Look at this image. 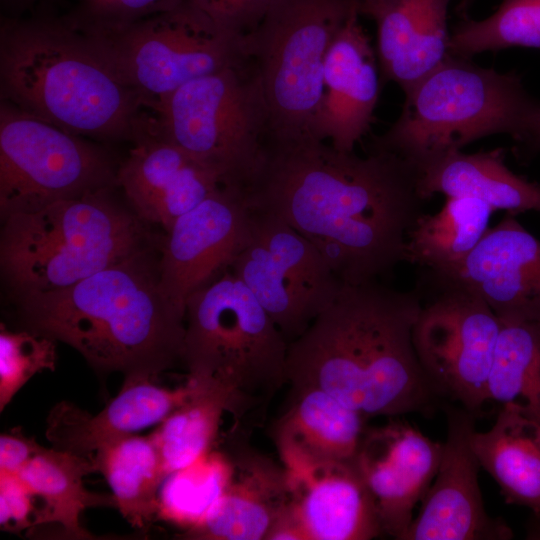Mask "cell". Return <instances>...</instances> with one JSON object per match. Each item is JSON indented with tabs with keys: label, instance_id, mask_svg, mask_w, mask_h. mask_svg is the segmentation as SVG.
<instances>
[{
	"label": "cell",
	"instance_id": "cell-1",
	"mask_svg": "<svg viewBox=\"0 0 540 540\" xmlns=\"http://www.w3.org/2000/svg\"><path fill=\"white\" fill-rule=\"evenodd\" d=\"M241 187L252 210L286 222L346 284L377 281L405 261L425 200L397 155L371 146L359 156L309 134L268 133Z\"/></svg>",
	"mask_w": 540,
	"mask_h": 540
},
{
	"label": "cell",
	"instance_id": "cell-2",
	"mask_svg": "<svg viewBox=\"0 0 540 540\" xmlns=\"http://www.w3.org/2000/svg\"><path fill=\"white\" fill-rule=\"evenodd\" d=\"M418 291L377 281L343 283L287 353V384L326 391L367 418L428 408L437 390L417 359Z\"/></svg>",
	"mask_w": 540,
	"mask_h": 540
},
{
	"label": "cell",
	"instance_id": "cell-3",
	"mask_svg": "<svg viewBox=\"0 0 540 540\" xmlns=\"http://www.w3.org/2000/svg\"><path fill=\"white\" fill-rule=\"evenodd\" d=\"M150 246L63 289L16 296L26 330L61 341L102 373L155 380L182 360L185 313L159 284Z\"/></svg>",
	"mask_w": 540,
	"mask_h": 540
},
{
	"label": "cell",
	"instance_id": "cell-4",
	"mask_svg": "<svg viewBox=\"0 0 540 540\" xmlns=\"http://www.w3.org/2000/svg\"><path fill=\"white\" fill-rule=\"evenodd\" d=\"M2 101L77 136L136 138L143 103L72 23L2 27Z\"/></svg>",
	"mask_w": 540,
	"mask_h": 540
},
{
	"label": "cell",
	"instance_id": "cell-5",
	"mask_svg": "<svg viewBox=\"0 0 540 540\" xmlns=\"http://www.w3.org/2000/svg\"><path fill=\"white\" fill-rule=\"evenodd\" d=\"M286 339L248 287L224 270L185 306L188 382L218 395L233 429L260 424L287 384Z\"/></svg>",
	"mask_w": 540,
	"mask_h": 540
},
{
	"label": "cell",
	"instance_id": "cell-6",
	"mask_svg": "<svg viewBox=\"0 0 540 540\" xmlns=\"http://www.w3.org/2000/svg\"><path fill=\"white\" fill-rule=\"evenodd\" d=\"M404 93L400 116L372 146L413 170L489 135L528 139L540 110L517 75L452 55Z\"/></svg>",
	"mask_w": 540,
	"mask_h": 540
},
{
	"label": "cell",
	"instance_id": "cell-7",
	"mask_svg": "<svg viewBox=\"0 0 540 540\" xmlns=\"http://www.w3.org/2000/svg\"><path fill=\"white\" fill-rule=\"evenodd\" d=\"M109 191L2 219L1 270L16 296L69 287L151 245L145 222Z\"/></svg>",
	"mask_w": 540,
	"mask_h": 540
},
{
	"label": "cell",
	"instance_id": "cell-8",
	"mask_svg": "<svg viewBox=\"0 0 540 540\" xmlns=\"http://www.w3.org/2000/svg\"><path fill=\"white\" fill-rule=\"evenodd\" d=\"M72 24L144 107L154 110L182 85L248 57L245 38L221 30L187 0L132 22Z\"/></svg>",
	"mask_w": 540,
	"mask_h": 540
},
{
	"label": "cell",
	"instance_id": "cell-9",
	"mask_svg": "<svg viewBox=\"0 0 540 540\" xmlns=\"http://www.w3.org/2000/svg\"><path fill=\"white\" fill-rule=\"evenodd\" d=\"M155 112L154 130L216 173L223 184H244L270 131L261 81L248 57L182 85Z\"/></svg>",
	"mask_w": 540,
	"mask_h": 540
},
{
	"label": "cell",
	"instance_id": "cell-10",
	"mask_svg": "<svg viewBox=\"0 0 540 540\" xmlns=\"http://www.w3.org/2000/svg\"><path fill=\"white\" fill-rule=\"evenodd\" d=\"M355 14L360 15L358 0H273L245 37L269 110V133L309 134L322 96L327 51Z\"/></svg>",
	"mask_w": 540,
	"mask_h": 540
},
{
	"label": "cell",
	"instance_id": "cell-11",
	"mask_svg": "<svg viewBox=\"0 0 540 540\" xmlns=\"http://www.w3.org/2000/svg\"><path fill=\"white\" fill-rule=\"evenodd\" d=\"M117 171L104 152L77 135L1 102L2 219L111 190Z\"/></svg>",
	"mask_w": 540,
	"mask_h": 540
},
{
	"label": "cell",
	"instance_id": "cell-12",
	"mask_svg": "<svg viewBox=\"0 0 540 540\" xmlns=\"http://www.w3.org/2000/svg\"><path fill=\"white\" fill-rule=\"evenodd\" d=\"M433 291L412 330L420 366L438 393L471 413L487 402V382L501 321L471 290L427 270Z\"/></svg>",
	"mask_w": 540,
	"mask_h": 540
},
{
	"label": "cell",
	"instance_id": "cell-13",
	"mask_svg": "<svg viewBox=\"0 0 540 540\" xmlns=\"http://www.w3.org/2000/svg\"><path fill=\"white\" fill-rule=\"evenodd\" d=\"M251 211L250 239L230 269L290 344L332 303L343 282L317 248L286 222Z\"/></svg>",
	"mask_w": 540,
	"mask_h": 540
},
{
	"label": "cell",
	"instance_id": "cell-14",
	"mask_svg": "<svg viewBox=\"0 0 540 540\" xmlns=\"http://www.w3.org/2000/svg\"><path fill=\"white\" fill-rule=\"evenodd\" d=\"M252 211L240 185L221 184L175 220L159 245V284L185 313L188 297L230 268L248 243Z\"/></svg>",
	"mask_w": 540,
	"mask_h": 540
},
{
	"label": "cell",
	"instance_id": "cell-15",
	"mask_svg": "<svg viewBox=\"0 0 540 540\" xmlns=\"http://www.w3.org/2000/svg\"><path fill=\"white\" fill-rule=\"evenodd\" d=\"M447 437L438 471L404 540H504L511 529L488 515L478 482V460L471 447L474 415L448 407Z\"/></svg>",
	"mask_w": 540,
	"mask_h": 540
},
{
	"label": "cell",
	"instance_id": "cell-16",
	"mask_svg": "<svg viewBox=\"0 0 540 540\" xmlns=\"http://www.w3.org/2000/svg\"><path fill=\"white\" fill-rule=\"evenodd\" d=\"M442 452L443 443L402 420L366 429L354 463L372 496L383 535L404 540Z\"/></svg>",
	"mask_w": 540,
	"mask_h": 540
},
{
	"label": "cell",
	"instance_id": "cell-17",
	"mask_svg": "<svg viewBox=\"0 0 540 540\" xmlns=\"http://www.w3.org/2000/svg\"><path fill=\"white\" fill-rule=\"evenodd\" d=\"M430 272L474 292L501 322H540V240L513 214L489 228L462 262Z\"/></svg>",
	"mask_w": 540,
	"mask_h": 540
},
{
	"label": "cell",
	"instance_id": "cell-18",
	"mask_svg": "<svg viewBox=\"0 0 540 540\" xmlns=\"http://www.w3.org/2000/svg\"><path fill=\"white\" fill-rule=\"evenodd\" d=\"M290 509L305 540H369L383 535L377 510L354 459L280 458Z\"/></svg>",
	"mask_w": 540,
	"mask_h": 540
},
{
	"label": "cell",
	"instance_id": "cell-19",
	"mask_svg": "<svg viewBox=\"0 0 540 540\" xmlns=\"http://www.w3.org/2000/svg\"><path fill=\"white\" fill-rule=\"evenodd\" d=\"M225 453L229 479L204 517L182 538L195 540H265L279 514L290 503L282 463L252 448L245 432L231 430Z\"/></svg>",
	"mask_w": 540,
	"mask_h": 540
},
{
	"label": "cell",
	"instance_id": "cell-20",
	"mask_svg": "<svg viewBox=\"0 0 540 540\" xmlns=\"http://www.w3.org/2000/svg\"><path fill=\"white\" fill-rule=\"evenodd\" d=\"M352 16L331 43L323 67L322 96L309 128L314 138L354 151L368 132L380 93L370 41Z\"/></svg>",
	"mask_w": 540,
	"mask_h": 540
},
{
	"label": "cell",
	"instance_id": "cell-21",
	"mask_svg": "<svg viewBox=\"0 0 540 540\" xmlns=\"http://www.w3.org/2000/svg\"><path fill=\"white\" fill-rule=\"evenodd\" d=\"M137 136L118 168L121 187L133 212L167 232L175 220L223 184L219 176L154 129Z\"/></svg>",
	"mask_w": 540,
	"mask_h": 540
},
{
	"label": "cell",
	"instance_id": "cell-22",
	"mask_svg": "<svg viewBox=\"0 0 540 540\" xmlns=\"http://www.w3.org/2000/svg\"><path fill=\"white\" fill-rule=\"evenodd\" d=\"M151 379H124L121 390L97 414L68 402L57 403L46 420V438L53 448L92 456L100 448L161 423L182 405L191 385L168 389Z\"/></svg>",
	"mask_w": 540,
	"mask_h": 540
},
{
	"label": "cell",
	"instance_id": "cell-23",
	"mask_svg": "<svg viewBox=\"0 0 540 540\" xmlns=\"http://www.w3.org/2000/svg\"><path fill=\"white\" fill-rule=\"evenodd\" d=\"M452 0H359L360 15L377 27L382 78L403 91L449 55L448 7Z\"/></svg>",
	"mask_w": 540,
	"mask_h": 540
},
{
	"label": "cell",
	"instance_id": "cell-24",
	"mask_svg": "<svg viewBox=\"0 0 540 540\" xmlns=\"http://www.w3.org/2000/svg\"><path fill=\"white\" fill-rule=\"evenodd\" d=\"M271 437L280 458L309 461L353 460L367 417L317 387L290 385Z\"/></svg>",
	"mask_w": 540,
	"mask_h": 540
},
{
	"label": "cell",
	"instance_id": "cell-25",
	"mask_svg": "<svg viewBox=\"0 0 540 540\" xmlns=\"http://www.w3.org/2000/svg\"><path fill=\"white\" fill-rule=\"evenodd\" d=\"M418 189L426 200L435 194L471 197L487 203L494 211L510 214L540 211V185L510 171L502 150L464 153L453 151L414 170Z\"/></svg>",
	"mask_w": 540,
	"mask_h": 540
},
{
	"label": "cell",
	"instance_id": "cell-26",
	"mask_svg": "<svg viewBox=\"0 0 540 540\" xmlns=\"http://www.w3.org/2000/svg\"><path fill=\"white\" fill-rule=\"evenodd\" d=\"M471 447L505 500L540 516V424L506 403L489 430L472 433Z\"/></svg>",
	"mask_w": 540,
	"mask_h": 540
},
{
	"label": "cell",
	"instance_id": "cell-27",
	"mask_svg": "<svg viewBox=\"0 0 540 540\" xmlns=\"http://www.w3.org/2000/svg\"><path fill=\"white\" fill-rule=\"evenodd\" d=\"M95 472L92 456L41 447L18 473L43 504L36 512L34 526L58 524L68 536L93 538L80 525L82 512L89 507H116L113 495L94 493L84 487L83 478Z\"/></svg>",
	"mask_w": 540,
	"mask_h": 540
},
{
	"label": "cell",
	"instance_id": "cell-28",
	"mask_svg": "<svg viewBox=\"0 0 540 540\" xmlns=\"http://www.w3.org/2000/svg\"><path fill=\"white\" fill-rule=\"evenodd\" d=\"M93 460L123 517L135 527L148 526L159 513L158 492L168 477L151 434L120 438L97 450Z\"/></svg>",
	"mask_w": 540,
	"mask_h": 540
},
{
	"label": "cell",
	"instance_id": "cell-29",
	"mask_svg": "<svg viewBox=\"0 0 540 540\" xmlns=\"http://www.w3.org/2000/svg\"><path fill=\"white\" fill-rule=\"evenodd\" d=\"M493 209L471 197H447L440 211L422 213L410 230L405 261L442 272L462 262L489 230Z\"/></svg>",
	"mask_w": 540,
	"mask_h": 540
},
{
	"label": "cell",
	"instance_id": "cell-30",
	"mask_svg": "<svg viewBox=\"0 0 540 540\" xmlns=\"http://www.w3.org/2000/svg\"><path fill=\"white\" fill-rule=\"evenodd\" d=\"M487 401L516 404L540 424V322H501Z\"/></svg>",
	"mask_w": 540,
	"mask_h": 540
},
{
	"label": "cell",
	"instance_id": "cell-31",
	"mask_svg": "<svg viewBox=\"0 0 540 540\" xmlns=\"http://www.w3.org/2000/svg\"><path fill=\"white\" fill-rule=\"evenodd\" d=\"M188 383L192 387L188 399L151 434L168 476L192 465L212 450L222 415L226 412L219 396Z\"/></svg>",
	"mask_w": 540,
	"mask_h": 540
},
{
	"label": "cell",
	"instance_id": "cell-32",
	"mask_svg": "<svg viewBox=\"0 0 540 540\" xmlns=\"http://www.w3.org/2000/svg\"><path fill=\"white\" fill-rule=\"evenodd\" d=\"M510 47L540 49V0H502L489 17H463L449 37V55L470 58Z\"/></svg>",
	"mask_w": 540,
	"mask_h": 540
},
{
	"label": "cell",
	"instance_id": "cell-33",
	"mask_svg": "<svg viewBox=\"0 0 540 540\" xmlns=\"http://www.w3.org/2000/svg\"><path fill=\"white\" fill-rule=\"evenodd\" d=\"M231 473L225 452L210 451L192 465L170 474L159 495L158 516L185 525L198 523L222 493Z\"/></svg>",
	"mask_w": 540,
	"mask_h": 540
},
{
	"label": "cell",
	"instance_id": "cell-34",
	"mask_svg": "<svg viewBox=\"0 0 540 540\" xmlns=\"http://www.w3.org/2000/svg\"><path fill=\"white\" fill-rule=\"evenodd\" d=\"M55 340L30 330L0 332V411L36 373L54 370Z\"/></svg>",
	"mask_w": 540,
	"mask_h": 540
},
{
	"label": "cell",
	"instance_id": "cell-35",
	"mask_svg": "<svg viewBox=\"0 0 540 540\" xmlns=\"http://www.w3.org/2000/svg\"><path fill=\"white\" fill-rule=\"evenodd\" d=\"M221 30L245 38L260 24L273 0H187Z\"/></svg>",
	"mask_w": 540,
	"mask_h": 540
},
{
	"label": "cell",
	"instance_id": "cell-36",
	"mask_svg": "<svg viewBox=\"0 0 540 540\" xmlns=\"http://www.w3.org/2000/svg\"><path fill=\"white\" fill-rule=\"evenodd\" d=\"M18 475L0 474V525L2 530L19 532L34 526L33 499Z\"/></svg>",
	"mask_w": 540,
	"mask_h": 540
},
{
	"label": "cell",
	"instance_id": "cell-37",
	"mask_svg": "<svg viewBox=\"0 0 540 540\" xmlns=\"http://www.w3.org/2000/svg\"><path fill=\"white\" fill-rule=\"evenodd\" d=\"M181 0H91L84 19L77 22L126 23L176 6Z\"/></svg>",
	"mask_w": 540,
	"mask_h": 540
},
{
	"label": "cell",
	"instance_id": "cell-38",
	"mask_svg": "<svg viewBox=\"0 0 540 540\" xmlns=\"http://www.w3.org/2000/svg\"><path fill=\"white\" fill-rule=\"evenodd\" d=\"M34 439L20 431L0 436V474L18 475L28 461L40 450Z\"/></svg>",
	"mask_w": 540,
	"mask_h": 540
},
{
	"label": "cell",
	"instance_id": "cell-39",
	"mask_svg": "<svg viewBox=\"0 0 540 540\" xmlns=\"http://www.w3.org/2000/svg\"><path fill=\"white\" fill-rule=\"evenodd\" d=\"M527 140H532L536 145L540 147V110L534 121L532 130Z\"/></svg>",
	"mask_w": 540,
	"mask_h": 540
},
{
	"label": "cell",
	"instance_id": "cell-40",
	"mask_svg": "<svg viewBox=\"0 0 540 540\" xmlns=\"http://www.w3.org/2000/svg\"><path fill=\"white\" fill-rule=\"evenodd\" d=\"M474 0H458V12L462 17H466L465 13Z\"/></svg>",
	"mask_w": 540,
	"mask_h": 540
},
{
	"label": "cell",
	"instance_id": "cell-41",
	"mask_svg": "<svg viewBox=\"0 0 540 540\" xmlns=\"http://www.w3.org/2000/svg\"><path fill=\"white\" fill-rule=\"evenodd\" d=\"M4 1L10 5L21 7V6H27L36 0H4Z\"/></svg>",
	"mask_w": 540,
	"mask_h": 540
},
{
	"label": "cell",
	"instance_id": "cell-42",
	"mask_svg": "<svg viewBox=\"0 0 540 540\" xmlns=\"http://www.w3.org/2000/svg\"><path fill=\"white\" fill-rule=\"evenodd\" d=\"M358 2H359V0H358Z\"/></svg>",
	"mask_w": 540,
	"mask_h": 540
}]
</instances>
